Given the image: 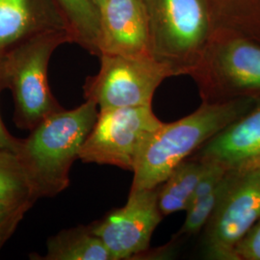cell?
Instances as JSON below:
<instances>
[{
    "instance_id": "6da1fadb",
    "label": "cell",
    "mask_w": 260,
    "mask_h": 260,
    "mask_svg": "<svg viewBox=\"0 0 260 260\" xmlns=\"http://www.w3.org/2000/svg\"><path fill=\"white\" fill-rule=\"evenodd\" d=\"M98 114V105L85 100L75 109L51 114L20 140L16 153L37 199L55 197L70 186L71 169Z\"/></svg>"
},
{
    "instance_id": "7a4b0ae2",
    "label": "cell",
    "mask_w": 260,
    "mask_h": 260,
    "mask_svg": "<svg viewBox=\"0 0 260 260\" xmlns=\"http://www.w3.org/2000/svg\"><path fill=\"white\" fill-rule=\"evenodd\" d=\"M258 103L250 99L202 103L195 112L184 118L164 122L135 168L130 190L151 189L162 184L179 163Z\"/></svg>"
},
{
    "instance_id": "3957f363",
    "label": "cell",
    "mask_w": 260,
    "mask_h": 260,
    "mask_svg": "<svg viewBox=\"0 0 260 260\" xmlns=\"http://www.w3.org/2000/svg\"><path fill=\"white\" fill-rule=\"evenodd\" d=\"M148 13L150 55L173 76L191 75L218 28L211 0H143Z\"/></svg>"
},
{
    "instance_id": "277c9868",
    "label": "cell",
    "mask_w": 260,
    "mask_h": 260,
    "mask_svg": "<svg viewBox=\"0 0 260 260\" xmlns=\"http://www.w3.org/2000/svg\"><path fill=\"white\" fill-rule=\"evenodd\" d=\"M73 43L68 32H48L29 38L3 52L2 87L11 90L14 121L22 129L33 130L63 107L49 89L47 71L56 48Z\"/></svg>"
},
{
    "instance_id": "5b68a950",
    "label": "cell",
    "mask_w": 260,
    "mask_h": 260,
    "mask_svg": "<svg viewBox=\"0 0 260 260\" xmlns=\"http://www.w3.org/2000/svg\"><path fill=\"white\" fill-rule=\"evenodd\" d=\"M203 103L250 99L260 102V45L218 30L195 72Z\"/></svg>"
},
{
    "instance_id": "8992f818",
    "label": "cell",
    "mask_w": 260,
    "mask_h": 260,
    "mask_svg": "<svg viewBox=\"0 0 260 260\" xmlns=\"http://www.w3.org/2000/svg\"><path fill=\"white\" fill-rule=\"evenodd\" d=\"M164 124L151 105L99 110L78 159L134 172L155 133Z\"/></svg>"
},
{
    "instance_id": "52a82bcc",
    "label": "cell",
    "mask_w": 260,
    "mask_h": 260,
    "mask_svg": "<svg viewBox=\"0 0 260 260\" xmlns=\"http://www.w3.org/2000/svg\"><path fill=\"white\" fill-rule=\"evenodd\" d=\"M259 220L260 161L226 170L222 199L205 226L206 258L236 260V247Z\"/></svg>"
},
{
    "instance_id": "ba28073f",
    "label": "cell",
    "mask_w": 260,
    "mask_h": 260,
    "mask_svg": "<svg viewBox=\"0 0 260 260\" xmlns=\"http://www.w3.org/2000/svg\"><path fill=\"white\" fill-rule=\"evenodd\" d=\"M101 68L84 84V98L99 110L151 105L158 87L173 77L151 56L102 54Z\"/></svg>"
},
{
    "instance_id": "9c48e42d",
    "label": "cell",
    "mask_w": 260,
    "mask_h": 260,
    "mask_svg": "<svg viewBox=\"0 0 260 260\" xmlns=\"http://www.w3.org/2000/svg\"><path fill=\"white\" fill-rule=\"evenodd\" d=\"M158 189L130 190L124 206L91 224L113 260L141 259L149 251L151 236L164 218L158 205Z\"/></svg>"
},
{
    "instance_id": "30bf717a",
    "label": "cell",
    "mask_w": 260,
    "mask_h": 260,
    "mask_svg": "<svg viewBox=\"0 0 260 260\" xmlns=\"http://www.w3.org/2000/svg\"><path fill=\"white\" fill-rule=\"evenodd\" d=\"M99 10V57L151 56L149 17L143 0H105Z\"/></svg>"
},
{
    "instance_id": "8fae6325",
    "label": "cell",
    "mask_w": 260,
    "mask_h": 260,
    "mask_svg": "<svg viewBox=\"0 0 260 260\" xmlns=\"http://www.w3.org/2000/svg\"><path fill=\"white\" fill-rule=\"evenodd\" d=\"M61 31L71 35L56 0H0V51L36 35Z\"/></svg>"
},
{
    "instance_id": "7c38bea8",
    "label": "cell",
    "mask_w": 260,
    "mask_h": 260,
    "mask_svg": "<svg viewBox=\"0 0 260 260\" xmlns=\"http://www.w3.org/2000/svg\"><path fill=\"white\" fill-rule=\"evenodd\" d=\"M191 156L225 170L260 161V103Z\"/></svg>"
},
{
    "instance_id": "4fadbf2b",
    "label": "cell",
    "mask_w": 260,
    "mask_h": 260,
    "mask_svg": "<svg viewBox=\"0 0 260 260\" xmlns=\"http://www.w3.org/2000/svg\"><path fill=\"white\" fill-rule=\"evenodd\" d=\"M207 169V163L189 156L172 171L158 189V205L164 217L186 211L196 187Z\"/></svg>"
},
{
    "instance_id": "5bb4252c",
    "label": "cell",
    "mask_w": 260,
    "mask_h": 260,
    "mask_svg": "<svg viewBox=\"0 0 260 260\" xmlns=\"http://www.w3.org/2000/svg\"><path fill=\"white\" fill-rule=\"evenodd\" d=\"M37 259L113 260L103 241L93 234L91 224L64 230L48 238L47 253Z\"/></svg>"
},
{
    "instance_id": "9a60e30c",
    "label": "cell",
    "mask_w": 260,
    "mask_h": 260,
    "mask_svg": "<svg viewBox=\"0 0 260 260\" xmlns=\"http://www.w3.org/2000/svg\"><path fill=\"white\" fill-rule=\"evenodd\" d=\"M68 21L73 43L99 56L100 10L93 0H56Z\"/></svg>"
},
{
    "instance_id": "2e32d148",
    "label": "cell",
    "mask_w": 260,
    "mask_h": 260,
    "mask_svg": "<svg viewBox=\"0 0 260 260\" xmlns=\"http://www.w3.org/2000/svg\"><path fill=\"white\" fill-rule=\"evenodd\" d=\"M37 200L17 153L0 149V201L34 204Z\"/></svg>"
},
{
    "instance_id": "e0dca14e",
    "label": "cell",
    "mask_w": 260,
    "mask_h": 260,
    "mask_svg": "<svg viewBox=\"0 0 260 260\" xmlns=\"http://www.w3.org/2000/svg\"><path fill=\"white\" fill-rule=\"evenodd\" d=\"M226 173V172H225ZM224 190V176L211 193L193 203L186 209V218L178 236L193 235L204 229L219 205Z\"/></svg>"
},
{
    "instance_id": "ac0fdd59",
    "label": "cell",
    "mask_w": 260,
    "mask_h": 260,
    "mask_svg": "<svg viewBox=\"0 0 260 260\" xmlns=\"http://www.w3.org/2000/svg\"><path fill=\"white\" fill-rule=\"evenodd\" d=\"M33 205L31 202L0 201V250L14 234L24 215Z\"/></svg>"
},
{
    "instance_id": "d6986e66",
    "label": "cell",
    "mask_w": 260,
    "mask_h": 260,
    "mask_svg": "<svg viewBox=\"0 0 260 260\" xmlns=\"http://www.w3.org/2000/svg\"><path fill=\"white\" fill-rule=\"evenodd\" d=\"M236 260H260V220L246 234L235 250Z\"/></svg>"
},
{
    "instance_id": "ffe728a7",
    "label": "cell",
    "mask_w": 260,
    "mask_h": 260,
    "mask_svg": "<svg viewBox=\"0 0 260 260\" xmlns=\"http://www.w3.org/2000/svg\"><path fill=\"white\" fill-rule=\"evenodd\" d=\"M208 164V163H207ZM226 170L219 165L208 164V169L205 172V175L200 179L198 185L196 187L195 191L192 196L191 204L201 200L209 193H211L214 189L219 185L223 176L225 175ZM190 206V205H189Z\"/></svg>"
},
{
    "instance_id": "44dd1931",
    "label": "cell",
    "mask_w": 260,
    "mask_h": 260,
    "mask_svg": "<svg viewBox=\"0 0 260 260\" xmlns=\"http://www.w3.org/2000/svg\"><path fill=\"white\" fill-rule=\"evenodd\" d=\"M3 52L0 51V89L2 88V58ZM20 140L15 138L9 133V131L4 126L0 117V149L9 150L13 152H17L19 149Z\"/></svg>"
},
{
    "instance_id": "7402d4cb",
    "label": "cell",
    "mask_w": 260,
    "mask_h": 260,
    "mask_svg": "<svg viewBox=\"0 0 260 260\" xmlns=\"http://www.w3.org/2000/svg\"><path fill=\"white\" fill-rule=\"evenodd\" d=\"M93 2H94V4L98 6V8H100L101 7V5L103 4V2L105 1V0H93Z\"/></svg>"
}]
</instances>
